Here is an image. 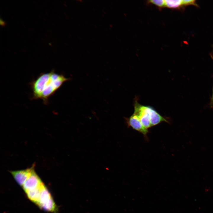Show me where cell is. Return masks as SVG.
<instances>
[{"label":"cell","mask_w":213,"mask_h":213,"mask_svg":"<svg viewBox=\"0 0 213 213\" xmlns=\"http://www.w3.org/2000/svg\"><path fill=\"white\" fill-rule=\"evenodd\" d=\"M70 79L54 70L42 73L31 83L33 99H41L46 104L49 98L62 86L64 83Z\"/></svg>","instance_id":"obj_1"},{"label":"cell","mask_w":213,"mask_h":213,"mask_svg":"<svg viewBox=\"0 0 213 213\" xmlns=\"http://www.w3.org/2000/svg\"><path fill=\"white\" fill-rule=\"evenodd\" d=\"M36 204L45 211L54 213H57L58 211V206L45 185L43 188L38 200Z\"/></svg>","instance_id":"obj_2"},{"label":"cell","mask_w":213,"mask_h":213,"mask_svg":"<svg viewBox=\"0 0 213 213\" xmlns=\"http://www.w3.org/2000/svg\"><path fill=\"white\" fill-rule=\"evenodd\" d=\"M133 113L138 117L143 126L147 129L152 127L149 114L150 106L141 105L135 99Z\"/></svg>","instance_id":"obj_3"},{"label":"cell","mask_w":213,"mask_h":213,"mask_svg":"<svg viewBox=\"0 0 213 213\" xmlns=\"http://www.w3.org/2000/svg\"><path fill=\"white\" fill-rule=\"evenodd\" d=\"M126 125L128 127H131L142 134L145 138H147V135L149 133L148 129L142 125L138 117L133 114L129 117L125 118Z\"/></svg>","instance_id":"obj_4"},{"label":"cell","mask_w":213,"mask_h":213,"mask_svg":"<svg viewBox=\"0 0 213 213\" xmlns=\"http://www.w3.org/2000/svg\"><path fill=\"white\" fill-rule=\"evenodd\" d=\"M34 164L30 168L25 170L10 171L13 177L16 182L22 187L27 179L31 175L34 170Z\"/></svg>","instance_id":"obj_5"},{"label":"cell","mask_w":213,"mask_h":213,"mask_svg":"<svg viewBox=\"0 0 213 213\" xmlns=\"http://www.w3.org/2000/svg\"><path fill=\"white\" fill-rule=\"evenodd\" d=\"M43 183L34 170L22 187L25 192L38 187Z\"/></svg>","instance_id":"obj_6"},{"label":"cell","mask_w":213,"mask_h":213,"mask_svg":"<svg viewBox=\"0 0 213 213\" xmlns=\"http://www.w3.org/2000/svg\"><path fill=\"white\" fill-rule=\"evenodd\" d=\"M149 114L152 127L162 122L169 123L168 117L161 116L153 107L150 106Z\"/></svg>","instance_id":"obj_7"},{"label":"cell","mask_w":213,"mask_h":213,"mask_svg":"<svg viewBox=\"0 0 213 213\" xmlns=\"http://www.w3.org/2000/svg\"><path fill=\"white\" fill-rule=\"evenodd\" d=\"M45 185L43 183L36 188L25 192L28 198L36 204L38 200L41 192Z\"/></svg>","instance_id":"obj_8"},{"label":"cell","mask_w":213,"mask_h":213,"mask_svg":"<svg viewBox=\"0 0 213 213\" xmlns=\"http://www.w3.org/2000/svg\"><path fill=\"white\" fill-rule=\"evenodd\" d=\"M165 7L170 8H176L183 5V0H166Z\"/></svg>","instance_id":"obj_9"},{"label":"cell","mask_w":213,"mask_h":213,"mask_svg":"<svg viewBox=\"0 0 213 213\" xmlns=\"http://www.w3.org/2000/svg\"><path fill=\"white\" fill-rule=\"evenodd\" d=\"M149 2L156 5L159 7H165V1L163 0H153L149 1Z\"/></svg>","instance_id":"obj_10"},{"label":"cell","mask_w":213,"mask_h":213,"mask_svg":"<svg viewBox=\"0 0 213 213\" xmlns=\"http://www.w3.org/2000/svg\"><path fill=\"white\" fill-rule=\"evenodd\" d=\"M183 5L196 4L195 1L193 0H183Z\"/></svg>","instance_id":"obj_11"},{"label":"cell","mask_w":213,"mask_h":213,"mask_svg":"<svg viewBox=\"0 0 213 213\" xmlns=\"http://www.w3.org/2000/svg\"><path fill=\"white\" fill-rule=\"evenodd\" d=\"M212 98H213V96H212Z\"/></svg>","instance_id":"obj_12"}]
</instances>
